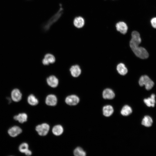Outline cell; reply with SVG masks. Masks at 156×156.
I'll list each match as a JSON object with an SVG mask.
<instances>
[{
    "instance_id": "cell-1",
    "label": "cell",
    "mask_w": 156,
    "mask_h": 156,
    "mask_svg": "<svg viewBox=\"0 0 156 156\" xmlns=\"http://www.w3.org/2000/svg\"><path fill=\"white\" fill-rule=\"evenodd\" d=\"M131 38L129 42L130 47L132 51L138 57L142 59L147 58L149 54L146 50L144 48L140 47L141 39L139 32L136 31L132 32Z\"/></svg>"
},
{
    "instance_id": "cell-2",
    "label": "cell",
    "mask_w": 156,
    "mask_h": 156,
    "mask_svg": "<svg viewBox=\"0 0 156 156\" xmlns=\"http://www.w3.org/2000/svg\"><path fill=\"white\" fill-rule=\"evenodd\" d=\"M139 83L141 86H145L146 89L147 90H151L154 85V82L146 75H144L141 77Z\"/></svg>"
},
{
    "instance_id": "cell-3",
    "label": "cell",
    "mask_w": 156,
    "mask_h": 156,
    "mask_svg": "<svg viewBox=\"0 0 156 156\" xmlns=\"http://www.w3.org/2000/svg\"><path fill=\"white\" fill-rule=\"evenodd\" d=\"M50 129L49 125L46 123H42L37 126L36 130L41 136H45L48 133Z\"/></svg>"
},
{
    "instance_id": "cell-4",
    "label": "cell",
    "mask_w": 156,
    "mask_h": 156,
    "mask_svg": "<svg viewBox=\"0 0 156 156\" xmlns=\"http://www.w3.org/2000/svg\"><path fill=\"white\" fill-rule=\"evenodd\" d=\"M22 132V129L18 126H14L8 130V133L11 137L14 138L20 134Z\"/></svg>"
},
{
    "instance_id": "cell-5",
    "label": "cell",
    "mask_w": 156,
    "mask_h": 156,
    "mask_svg": "<svg viewBox=\"0 0 156 156\" xmlns=\"http://www.w3.org/2000/svg\"><path fill=\"white\" fill-rule=\"evenodd\" d=\"M11 97L12 101L15 102H18L22 99V94L19 89L15 88L11 91Z\"/></svg>"
},
{
    "instance_id": "cell-6",
    "label": "cell",
    "mask_w": 156,
    "mask_h": 156,
    "mask_svg": "<svg viewBox=\"0 0 156 156\" xmlns=\"http://www.w3.org/2000/svg\"><path fill=\"white\" fill-rule=\"evenodd\" d=\"M79 101V97L75 95H71L67 96L66 98V103L70 105H77Z\"/></svg>"
},
{
    "instance_id": "cell-7",
    "label": "cell",
    "mask_w": 156,
    "mask_h": 156,
    "mask_svg": "<svg viewBox=\"0 0 156 156\" xmlns=\"http://www.w3.org/2000/svg\"><path fill=\"white\" fill-rule=\"evenodd\" d=\"M117 30L122 34H126L127 31L128 27L127 24L123 21H120L116 25Z\"/></svg>"
},
{
    "instance_id": "cell-8",
    "label": "cell",
    "mask_w": 156,
    "mask_h": 156,
    "mask_svg": "<svg viewBox=\"0 0 156 156\" xmlns=\"http://www.w3.org/2000/svg\"><path fill=\"white\" fill-rule=\"evenodd\" d=\"M57 103V98L55 95L50 94L47 96L45 100V103L47 105L54 106L56 105Z\"/></svg>"
},
{
    "instance_id": "cell-9",
    "label": "cell",
    "mask_w": 156,
    "mask_h": 156,
    "mask_svg": "<svg viewBox=\"0 0 156 156\" xmlns=\"http://www.w3.org/2000/svg\"><path fill=\"white\" fill-rule=\"evenodd\" d=\"M55 58L52 54L48 53L45 55L44 58L42 60V63L45 65H47L50 64H53L55 62Z\"/></svg>"
},
{
    "instance_id": "cell-10",
    "label": "cell",
    "mask_w": 156,
    "mask_h": 156,
    "mask_svg": "<svg viewBox=\"0 0 156 156\" xmlns=\"http://www.w3.org/2000/svg\"><path fill=\"white\" fill-rule=\"evenodd\" d=\"M47 81L48 84L52 88L57 87L59 83L58 79L55 76L51 75L47 79Z\"/></svg>"
},
{
    "instance_id": "cell-11",
    "label": "cell",
    "mask_w": 156,
    "mask_h": 156,
    "mask_svg": "<svg viewBox=\"0 0 156 156\" xmlns=\"http://www.w3.org/2000/svg\"><path fill=\"white\" fill-rule=\"evenodd\" d=\"M28 116L25 113H20L18 114L15 115L13 118L14 120L17 121L19 123H23L27 120Z\"/></svg>"
},
{
    "instance_id": "cell-12",
    "label": "cell",
    "mask_w": 156,
    "mask_h": 156,
    "mask_svg": "<svg viewBox=\"0 0 156 156\" xmlns=\"http://www.w3.org/2000/svg\"><path fill=\"white\" fill-rule=\"evenodd\" d=\"M70 71L71 75L74 77H78L81 74V70L79 66L77 65L72 66Z\"/></svg>"
},
{
    "instance_id": "cell-13",
    "label": "cell",
    "mask_w": 156,
    "mask_h": 156,
    "mask_svg": "<svg viewBox=\"0 0 156 156\" xmlns=\"http://www.w3.org/2000/svg\"><path fill=\"white\" fill-rule=\"evenodd\" d=\"M74 26L77 28H81L83 27L85 24V21L82 17L79 16L75 17L73 20Z\"/></svg>"
},
{
    "instance_id": "cell-14",
    "label": "cell",
    "mask_w": 156,
    "mask_h": 156,
    "mask_svg": "<svg viewBox=\"0 0 156 156\" xmlns=\"http://www.w3.org/2000/svg\"><path fill=\"white\" fill-rule=\"evenodd\" d=\"M115 96L113 91L111 89L107 88L103 92V96L104 99H113Z\"/></svg>"
},
{
    "instance_id": "cell-15",
    "label": "cell",
    "mask_w": 156,
    "mask_h": 156,
    "mask_svg": "<svg viewBox=\"0 0 156 156\" xmlns=\"http://www.w3.org/2000/svg\"><path fill=\"white\" fill-rule=\"evenodd\" d=\"M155 96L154 94H152L150 97L144 99V101L147 106L154 107L156 102Z\"/></svg>"
},
{
    "instance_id": "cell-16",
    "label": "cell",
    "mask_w": 156,
    "mask_h": 156,
    "mask_svg": "<svg viewBox=\"0 0 156 156\" xmlns=\"http://www.w3.org/2000/svg\"><path fill=\"white\" fill-rule=\"evenodd\" d=\"M103 115L106 117L110 116L114 112L113 107L110 105H107L104 106L103 108Z\"/></svg>"
},
{
    "instance_id": "cell-17",
    "label": "cell",
    "mask_w": 156,
    "mask_h": 156,
    "mask_svg": "<svg viewBox=\"0 0 156 156\" xmlns=\"http://www.w3.org/2000/svg\"><path fill=\"white\" fill-rule=\"evenodd\" d=\"M118 72L121 75H125L127 73L128 70L125 65L122 63L118 64L117 66Z\"/></svg>"
},
{
    "instance_id": "cell-18",
    "label": "cell",
    "mask_w": 156,
    "mask_h": 156,
    "mask_svg": "<svg viewBox=\"0 0 156 156\" xmlns=\"http://www.w3.org/2000/svg\"><path fill=\"white\" fill-rule=\"evenodd\" d=\"M63 127L60 125H57L54 126L52 129L53 133L57 136L61 135L63 133Z\"/></svg>"
},
{
    "instance_id": "cell-19",
    "label": "cell",
    "mask_w": 156,
    "mask_h": 156,
    "mask_svg": "<svg viewBox=\"0 0 156 156\" xmlns=\"http://www.w3.org/2000/svg\"><path fill=\"white\" fill-rule=\"evenodd\" d=\"M153 120L150 116H146L144 117L142 122V124L143 125L147 127L151 126L153 123Z\"/></svg>"
},
{
    "instance_id": "cell-20",
    "label": "cell",
    "mask_w": 156,
    "mask_h": 156,
    "mask_svg": "<svg viewBox=\"0 0 156 156\" xmlns=\"http://www.w3.org/2000/svg\"><path fill=\"white\" fill-rule=\"evenodd\" d=\"M27 101L28 103L32 106L36 105L38 103V99L33 94H31L28 96Z\"/></svg>"
},
{
    "instance_id": "cell-21",
    "label": "cell",
    "mask_w": 156,
    "mask_h": 156,
    "mask_svg": "<svg viewBox=\"0 0 156 156\" xmlns=\"http://www.w3.org/2000/svg\"><path fill=\"white\" fill-rule=\"evenodd\" d=\"M132 112L131 108L128 105H125L122 108L121 114L124 116H127L130 114Z\"/></svg>"
},
{
    "instance_id": "cell-22",
    "label": "cell",
    "mask_w": 156,
    "mask_h": 156,
    "mask_svg": "<svg viewBox=\"0 0 156 156\" xmlns=\"http://www.w3.org/2000/svg\"><path fill=\"white\" fill-rule=\"evenodd\" d=\"M74 154L76 156H85L86 153L82 148L78 147L74 150Z\"/></svg>"
},
{
    "instance_id": "cell-23",
    "label": "cell",
    "mask_w": 156,
    "mask_h": 156,
    "mask_svg": "<svg viewBox=\"0 0 156 156\" xmlns=\"http://www.w3.org/2000/svg\"><path fill=\"white\" fill-rule=\"evenodd\" d=\"M28 144L26 142L21 143L18 147V150L21 153H25L28 149Z\"/></svg>"
},
{
    "instance_id": "cell-24",
    "label": "cell",
    "mask_w": 156,
    "mask_h": 156,
    "mask_svg": "<svg viewBox=\"0 0 156 156\" xmlns=\"http://www.w3.org/2000/svg\"><path fill=\"white\" fill-rule=\"evenodd\" d=\"M150 23L153 28L156 29V17H153L151 19Z\"/></svg>"
},
{
    "instance_id": "cell-25",
    "label": "cell",
    "mask_w": 156,
    "mask_h": 156,
    "mask_svg": "<svg viewBox=\"0 0 156 156\" xmlns=\"http://www.w3.org/2000/svg\"><path fill=\"white\" fill-rule=\"evenodd\" d=\"M24 153L26 155L30 156L31 155L32 152L30 150L28 149Z\"/></svg>"
},
{
    "instance_id": "cell-26",
    "label": "cell",
    "mask_w": 156,
    "mask_h": 156,
    "mask_svg": "<svg viewBox=\"0 0 156 156\" xmlns=\"http://www.w3.org/2000/svg\"><path fill=\"white\" fill-rule=\"evenodd\" d=\"M7 100H8V103L9 104H10V103H11L12 102V101L11 98H10L9 97H7Z\"/></svg>"
}]
</instances>
